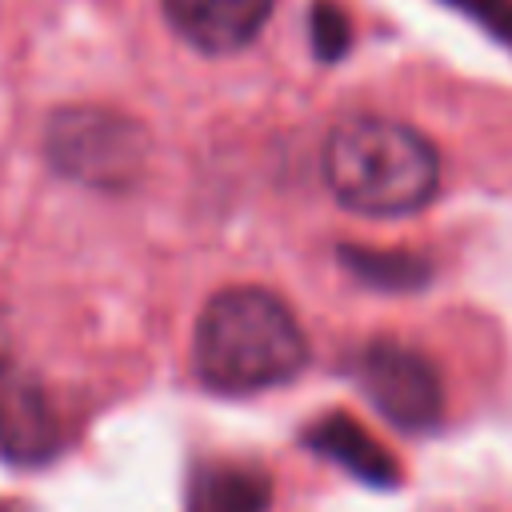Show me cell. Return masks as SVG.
Returning a JSON list of instances; mask_svg holds the SVG:
<instances>
[{
  "mask_svg": "<svg viewBox=\"0 0 512 512\" xmlns=\"http://www.w3.org/2000/svg\"><path fill=\"white\" fill-rule=\"evenodd\" d=\"M328 192L360 216L420 212L440 188V156L424 132L388 116L340 120L320 152Z\"/></svg>",
  "mask_w": 512,
  "mask_h": 512,
  "instance_id": "2",
  "label": "cell"
},
{
  "mask_svg": "<svg viewBox=\"0 0 512 512\" xmlns=\"http://www.w3.org/2000/svg\"><path fill=\"white\" fill-rule=\"evenodd\" d=\"M0 512H16V504H8V500H0Z\"/></svg>",
  "mask_w": 512,
  "mask_h": 512,
  "instance_id": "13",
  "label": "cell"
},
{
  "mask_svg": "<svg viewBox=\"0 0 512 512\" xmlns=\"http://www.w3.org/2000/svg\"><path fill=\"white\" fill-rule=\"evenodd\" d=\"M356 384L368 404L404 432H424L444 412V384L432 360L400 340H368L356 352Z\"/></svg>",
  "mask_w": 512,
  "mask_h": 512,
  "instance_id": "4",
  "label": "cell"
},
{
  "mask_svg": "<svg viewBox=\"0 0 512 512\" xmlns=\"http://www.w3.org/2000/svg\"><path fill=\"white\" fill-rule=\"evenodd\" d=\"M304 448L332 460L336 468H344L348 476H356L360 484H372V488H392L400 484V464L384 452V444H376L352 416L344 412H328L320 416L316 424L304 428Z\"/></svg>",
  "mask_w": 512,
  "mask_h": 512,
  "instance_id": "7",
  "label": "cell"
},
{
  "mask_svg": "<svg viewBox=\"0 0 512 512\" xmlns=\"http://www.w3.org/2000/svg\"><path fill=\"white\" fill-rule=\"evenodd\" d=\"M0 452L12 464H44L60 452V416L28 376L0 384Z\"/></svg>",
  "mask_w": 512,
  "mask_h": 512,
  "instance_id": "6",
  "label": "cell"
},
{
  "mask_svg": "<svg viewBox=\"0 0 512 512\" xmlns=\"http://www.w3.org/2000/svg\"><path fill=\"white\" fill-rule=\"evenodd\" d=\"M276 0H160L168 28L196 52L228 56L248 48Z\"/></svg>",
  "mask_w": 512,
  "mask_h": 512,
  "instance_id": "5",
  "label": "cell"
},
{
  "mask_svg": "<svg viewBox=\"0 0 512 512\" xmlns=\"http://www.w3.org/2000/svg\"><path fill=\"white\" fill-rule=\"evenodd\" d=\"M8 356H12V324H8V312L0 304V376L8 372Z\"/></svg>",
  "mask_w": 512,
  "mask_h": 512,
  "instance_id": "12",
  "label": "cell"
},
{
  "mask_svg": "<svg viewBox=\"0 0 512 512\" xmlns=\"http://www.w3.org/2000/svg\"><path fill=\"white\" fill-rule=\"evenodd\" d=\"M272 480L252 464H208L188 488V512H268Z\"/></svg>",
  "mask_w": 512,
  "mask_h": 512,
  "instance_id": "8",
  "label": "cell"
},
{
  "mask_svg": "<svg viewBox=\"0 0 512 512\" xmlns=\"http://www.w3.org/2000/svg\"><path fill=\"white\" fill-rule=\"evenodd\" d=\"M336 256H340V264H344L356 280H364V284H372V288H380V292H416V288H424L428 276H432V264H428L424 256H416V252L344 244Z\"/></svg>",
  "mask_w": 512,
  "mask_h": 512,
  "instance_id": "9",
  "label": "cell"
},
{
  "mask_svg": "<svg viewBox=\"0 0 512 512\" xmlns=\"http://www.w3.org/2000/svg\"><path fill=\"white\" fill-rule=\"evenodd\" d=\"M308 36H312V52L320 60H340L352 44V20L340 4L332 0H316L312 16H308Z\"/></svg>",
  "mask_w": 512,
  "mask_h": 512,
  "instance_id": "10",
  "label": "cell"
},
{
  "mask_svg": "<svg viewBox=\"0 0 512 512\" xmlns=\"http://www.w3.org/2000/svg\"><path fill=\"white\" fill-rule=\"evenodd\" d=\"M444 4L464 12L468 20H476L504 48H512V0H444Z\"/></svg>",
  "mask_w": 512,
  "mask_h": 512,
  "instance_id": "11",
  "label": "cell"
},
{
  "mask_svg": "<svg viewBox=\"0 0 512 512\" xmlns=\"http://www.w3.org/2000/svg\"><path fill=\"white\" fill-rule=\"evenodd\" d=\"M308 364V336L292 308L268 288L216 292L192 336V368L204 388L248 396L292 380Z\"/></svg>",
  "mask_w": 512,
  "mask_h": 512,
  "instance_id": "1",
  "label": "cell"
},
{
  "mask_svg": "<svg viewBox=\"0 0 512 512\" xmlns=\"http://www.w3.org/2000/svg\"><path fill=\"white\" fill-rule=\"evenodd\" d=\"M44 156L60 176L84 188L124 192L144 176L148 132L140 120L116 108L72 104L52 112L44 128Z\"/></svg>",
  "mask_w": 512,
  "mask_h": 512,
  "instance_id": "3",
  "label": "cell"
}]
</instances>
